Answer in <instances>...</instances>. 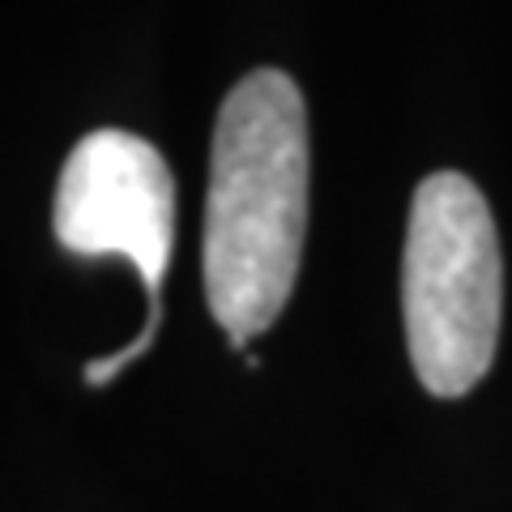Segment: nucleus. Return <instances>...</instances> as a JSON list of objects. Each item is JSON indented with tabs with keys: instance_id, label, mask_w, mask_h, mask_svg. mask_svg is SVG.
Returning <instances> with one entry per match:
<instances>
[{
	"instance_id": "obj_1",
	"label": "nucleus",
	"mask_w": 512,
	"mask_h": 512,
	"mask_svg": "<svg viewBox=\"0 0 512 512\" xmlns=\"http://www.w3.org/2000/svg\"><path fill=\"white\" fill-rule=\"evenodd\" d=\"M308 231V107L282 69H256L218 107L205 197V299L235 350L282 316Z\"/></svg>"
},
{
	"instance_id": "obj_2",
	"label": "nucleus",
	"mask_w": 512,
	"mask_h": 512,
	"mask_svg": "<svg viewBox=\"0 0 512 512\" xmlns=\"http://www.w3.org/2000/svg\"><path fill=\"white\" fill-rule=\"evenodd\" d=\"M402 312L419 384L431 397H466L500 342L504 261L483 192L457 171H436L414 188Z\"/></svg>"
},
{
	"instance_id": "obj_3",
	"label": "nucleus",
	"mask_w": 512,
	"mask_h": 512,
	"mask_svg": "<svg viewBox=\"0 0 512 512\" xmlns=\"http://www.w3.org/2000/svg\"><path fill=\"white\" fill-rule=\"evenodd\" d=\"M52 227L73 256H124L150 295V320L133 346L90 359L86 380L107 384L141 359L163 325V278L175 248V180L154 141L124 128H94L64 158Z\"/></svg>"
}]
</instances>
